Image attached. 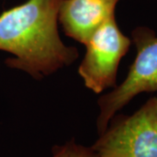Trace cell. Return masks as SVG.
Segmentation results:
<instances>
[{
  "instance_id": "obj_1",
  "label": "cell",
  "mask_w": 157,
  "mask_h": 157,
  "mask_svg": "<svg viewBox=\"0 0 157 157\" xmlns=\"http://www.w3.org/2000/svg\"><path fill=\"white\" fill-rule=\"evenodd\" d=\"M61 2L27 0L0 14V51L14 56L7 67L41 78L78 59V50L65 45L59 34Z\"/></svg>"
},
{
  "instance_id": "obj_6",
  "label": "cell",
  "mask_w": 157,
  "mask_h": 157,
  "mask_svg": "<svg viewBox=\"0 0 157 157\" xmlns=\"http://www.w3.org/2000/svg\"><path fill=\"white\" fill-rule=\"evenodd\" d=\"M52 157H101L92 147L78 145L73 140L52 150Z\"/></svg>"
},
{
  "instance_id": "obj_2",
  "label": "cell",
  "mask_w": 157,
  "mask_h": 157,
  "mask_svg": "<svg viewBox=\"0 0 157 157\" xmlns=\"http://www.w3.org/2000/svg\"><path fill=\"white\" fill-rule=\"evenodd\" d=\"M136 56L123 82L99 99L97 129L102 135L115 113L143 93H157V35L151 28L139 26L132 31Z\"/></svg>"
},
{
  "instance_id": "obj_4",
  "label": "cell",
  "mask_w": 157,
  "mask_h": 157,
  "mask_svg": "<svg viewBox=\"0 0 157 157\" xmlns=\"http://www.w3.org/2000/svg\"><path fill=\"white\" fill-rule=\"evenodd\" d=\"M131 44V39L119 28L115 16L102 24L85 44L86 54L78 70L85 86L95 94L115 87L120 62Z\"/></svg>"
},
{
  "instance_id": "obj_3",
  "label": "cell",
  "mask_w": 157,
  "mask_h": 157,
  "mask_svg": "<svg viewBox=\"0 0 157 157\" xmlns=\"http://www.w3.org/2000/svg\"><path fill=\"white\" fill-rule=\"evenodd\" d=\"M91 147L101 157H157V96L130 115L113 116Z\"/></svg>"
},
{
  "instance_id": "obj_5",
  "label": "cell",
  "mask_w": 157,
  "mask_h": 157,
  "mask_svg": "<svg viewBox=\"0 0 157 157\" xmlns=\"http://www.w3.org/2000/svg\"><path fill=\"white\" fill-rule=\"evenodd\" d=\"M121 0H62L59 21L69 38L85 45L110 17Z\"/></svg>"
}]
</instances>
